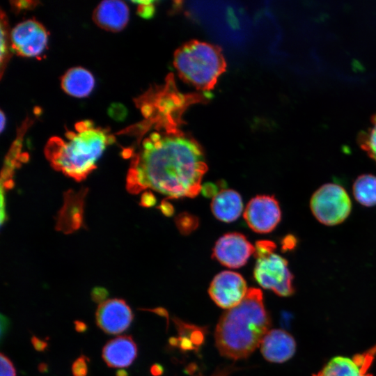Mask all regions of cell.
<instances>
[{
    "label": "cell",
    "instance_id": "cell-9",
    "mask_svg": "<svg viewBox=\"0 0 376 376\" xmlns=\"http://www.w3.org/2000/svg\"><path fill=\"white\" fill-rule=\"evenodd\" d=\"M243 215L251 229L256 233H267L279 223L281 211L274 196L260 195L248 203Z\"/></svg>",
    "mask_w": 376,
    "mask_h": 376
},
{
    "label": "cell",
    "instance_id": "cell-35",
    "mask_svg": "<svg viewBox=\"0 0 376 376\" xmlns=\"http://www.w3.org/2000/svg\"><path fill=\"white\" fill-rule=\"evenodd\" d=\"M116 376H128V373L125 370L120 369L116 372Z\"/></svg>",
    "mask_w": 376,
    "mask_h": 376
},
{
    "label": "cell",
    "instance_id": "cell-34",
    "mask_svg": "<svg viewBox=\"0 0 376 376\" xmlns=\"http://www.w3.org/2000/svg\"><path fill=\"white\" fill-rule=\"evenodd\" d=\"M6 124V117L3 113L1 111V132H3Z\"/></svg>",
    "mask_w": 376,
    "mask_h": 376
},
{
    "label": "cell",
    "instance_id": "cell-23",
    "mask_svg": "<svg viewBox=\"0 0 376 376\" xmlns=\"http://www.w3.org/2000/svg\"><path fill=\"white\" fill-rule=\"evenodd\" d=\"M1 376H16L13 362L3 353L0 355Z\"/></svg>",
    "mask_w": 376,
    "mask_h": 376
},
{
    "label": "cell",
    "instance_id": "cell-33",
    "mask_svg": "<svg viewBox=\"0 0 376 376\" xmlns=\"http://www.w3.org/2000/svg\"><path fill=\"white\" fill-rule=\"evenodd\" d=\"M47 369H48V366L47 365V363H40L39 365H38V370L40 372V373H45L47 371Z\"/></svg>",
    "mask_w": 376,
    "mask_h": 376
},
{
    "label": "cell",
    "instance_id": "cell-18",
    "mask_svg": "<svg viewBox=\"0 0 376 376\" xmlns=\"http://www.w3.org/2000/svg\"><path fill=\"white\" fill-rule=\"evenodd\" d=\"M354 198L362 205H376V176L372 174L359 175L353 184Z\"/></svg>",
    "mask_w": 376,
    "mask_h": 376
},
{
    "label": "cell",
    "instance_id": "cell-11",
    "mask_svg": "<svg viewBox=\"0 0 376 376\" xmlns=\"http://www.w3.org/2000/svg\"><path fill=\"white\" fill-rule=\"evenodd\" d=\"M255 247L245 236L239 233H230L221 236L213 248V257L223 265L239 268L246 264Z\"/></svg>",
    "mask_w": 376,
    "mask_h": 376
},
{
    "label": "cell",
    "instance_id": "cell-29",
    "mask_svg": "<svg viewBox=\"0 0 376 376\" xmlns=\"http://www.w3.org/2000/svg\"><path fill=\"white\" fill-rule=\"evenodd\" d=\"M159 208L166 216H171L174 212L173 205L168 201H162Z\"/></svg>",
    "mask_w": 376,
    "mask_h": 376
},
{
    "label": "cell",
    "instance_id": "cell-28",
    "mask_svg": "<svg viewBox=\"0 0 376 376\" xmlns=\"http://www.w3.org/2000/svg\"><path fill=\"white\" fill-rule=\"evenodd\" d=\"M156 203L155 196L150 191H147L143 194L141 198V204L145 207L153 206Z\"/></svg>",
    "mask_w": 376,
    "mask_h": 376
},
{
    "label": "cell",
    "instance_id": "cell-16",
    "mask_svg": "<svg viewBox=\"0 0 376 376\" xmlns=\"http://www.w3.org/2000/svg\"><path fill=\"white\" fill-rule=\"evenodd\" d=\"M211 209L219 220L229 223L237 219L243 209L240 195L232 189L219 191L212 199Z\"/></svg>",
    "mask_w": 376,
    "mask_h": 376
},
{
    "label": "cell",
    "instance_id": "cell-26",
    "mask_svg": "<svg viewBox=\"0 0 376 376\" xmlns=\"http://www.w3.org/2000/svg\"><path fill=\"white\" fill-rule=\"evenodd\" d=\"M217 186L213 183L207 182L201 187V193L206 197H214L219 192Z\"/></svg>",
    "mask_w": 376,
    "mask_h": 376
},
{
    "label": "cell",
    "instance_id": "cell-19",
    "mask_svg": "<svg viewBox=\"0 0 376 376\" xmlns=\"http://www.w3.org/2000/svg\"><path fill=\"white\" fill-rule=\"evenodd\" d=\"M358 141L361 148L376 163V114L372 118L370 126L359 134Z\"/></svg>",
    "mask_w": 376,
    "mask_h": 376
},
{
    "label": "cell",
    "instance_id": "cell-5",
    "mask_svg": "<svg viewBox=\"0 0 376 376\" xmlns=\"http://www.w3.org/2000/svg\"><path fill=\"white\" fill-rule=\"evenodd\" d=\"M310 207L319 222L327 226H335L348 217L352 210V202L342 186L327 183L313 193Z\"/></svg>",
    "mask_w": 376,
    "mask_h": 376
},
{
    "label": "cell",
    "instance_id": "cell-15",
    "mask_svg": "<svg viewBox=\"0 0 376 376\" xmlns=\"http://www.w3.org/2000/svg\"><path fill=\"white\" fill-rule=\"evenodd\" d=\"M137 356V347L130 336H120L108 341L104 346L102 357L111 368H125Z\"/></svg>",
    "mask_w": 376,
    "mask_h": 376
},
{
    "label": "cell",
    "instance_id": "cell-30",
    "mask_svg": "<svg viewBox=\"0 0 376 376\" xmlns=\"http://www.w3.org/2000/svg\"><path fill=\"white\" fill-rule=\"evenodd\" d=\"M74 324L75 330L79 333L85 332L88 329L87 324L81 320H75Z\"/></svg>",
    "mask_w": 376,
    "mask_h": 376
},
{
    "label": "cell",
    "instance_id": "cell-7",
    "mask_svg": "<svg viewBox=\"0 0 376 376\" xmlns=\"http://www.w3.org/2000/svg\"><path fill=\"white\" fill-rule=\"evenodd\" d=\"M10 40L11 47L18 55L35 57L45 49L48 34L41 23L30 19L19 22L12 29Z\"/></svg>",
    "mask_w": 376,
    "mask_h": 376
},
{
    "label": "cell",
    "instance_id": "cell-1",
    "mask_svg": "<svg viewBox=\"0 0 376 376\" xmlns=\"http://www.w3.org/2000/svg\"><path fill=\"white\" fill-rule=\"evenodd\" d=\"M207 170L201 146L174 130L152 132L132 156L127 188L138 194L150 189L172 198H193Z\"/></svg>",
    "mask_w": 376,
    "mask_h": 376
},
{
    "label": "cell",
    "instance_id": "cell-20",
    "mask_svg": "<svg viewBox=\"0 0 376 376\" xmlns=\"http://www.w3.org/2000/svg\"><path fill=\"white\" fill-rule=\"evenodd\" d=\"M176 224L178 228L182 233H189L194 230L197 225V219L189 214L182 213L176 219Z\"/></svg>",
    "mask_w": 376,
    "mask_h": 376
},
{
    "label": "cell",
    "instance_id": "cell-14",
    "mask_svg": "<svg viewBox=\"0 0 376 376\" xmlns=\"http://www.w3.org/2000/svg\"><path fill=\"white\" fill-rule=\"evenodd\" d=\"M129 15V8L123 1L106 0L100 2L95 8L93 19L99 27L117 32L127 25Z\"/></svg>",
    "mask_w": 376,
    "mask_h": 376
},
{
    "label": "cell",
    "instance_id": "cell-4",
    "mask_svg": "<svg viewBox=\"0 0 376 376\" xmlns=\"http://www.w3.org/2000/svg\"><path fill=\"white\" fill-rule=\"evenodd\" d=\"M173 65L185 82L201 91L212 89L226 68L221 49L199 40L180 46L174 53Z\"/></svg>",
    "mask_w": 376,
    "mask_h": 376
},
{
    "label": "cell",
    "instance_id": "cell-3",
    "mask_svg": "<svg viewBox=\"0 0 376 376\" xmlns=\"http://www.w3.org/2000/svg\"><path fill=\"white\" fill-rule=\"evenodd\" d=\"M114 141L108 130L86 120L76 123L75 130L68 131L65 138H51L45 154L54 169L81 181L95 169L106 148Z\"/></svg>",
    "mask_w": 376,
    "mask_h": 376
},
{
    "label": "cell",
    "instance_id": "cell-27",
    "mask_svg": "<svg viewBox=\"0 0 376 376\" xmlns=\"http://www.w3.org/2000/svg\"><path fill=\"white\" fill-rule=\"evenodd\" d=\"M31 340L34 349L38 352H43L48 347V343L46 340L40 339L36 336H33Z\"/></svg>",
    "mask_w": 376,
    "mask_h": 376
},
{
    "label": "cell",
    "instance_id": "cell-13",
    "mask_svg": "<svg viewBox=\"0 0 376 376\" xmlns=\"http://www.w3.org/2000/svg\"><path fill=\"white\" fill-rule=\"evenodd\" d=\"M263 357L272 363H283L295 353L296 342L286 331L281 329H270L260 343Z\"/></svg>",
    "mask_w": 376,
    "mask_h": 376
},
{
    "label": "cell",
    "instance_id": "cell-25",
    "mask_svg": "<svg viewBox=\"0 0 376 376\" xmlns=\"http://www.w3.org/2000/svg\"><path fill=\"white\" fill-rule=\"evenodd\" d=\"M107 296V290L102 288H95L91 292L92 300L100 304L106 301Z\"/></svg>",
    "mask_w": 376,
    "mask_h": 376
},
{
    "label": "cell",
    "instance_id": "cell-17",
    "mask_svg": "<svg viewBox=\"0 0 376 376\" xmlns=\"http://www.w3.org/2000/svg\"><path fill=\"white\" fill-rule=\"evenodd\" d=\"M61 86L67 94L75 97H84L93 91L95 79L88 70L75 67L69 69L63 75Z\"/></svg>",
    "mask_w": 376,
    "mask_h": 376
},
{
    "label": "cell",
    "instance_id": "cell-12",
    "mask_svg": "<svg viewBox=\"0 0 376 376\" xmlns=\"http://www.w3.org/2000/svg\"><path fill=\"white\" fill-rule=\"evenodd\" d=\"M134 315L130 306L123 299L106 300L95 313L97 325L108 334H118L130 326Z\"/></svg>",
    "mask_w": 376,
    "mask_h": 376
},
{
    "label": "cell",
    "instance_id": "cell-22",
    "mask_svg": "<svg viewBox=\"0 0 376 376\" xmlns=\"http://www.w3.org/2000/svg\"><path fill=\"white\" fill-rule=\"evenodd\" d=\"M89 359L84 355L78 357L72 365V376H86L88 374V361Z\"/></svg>",
    "mask_w": 376,
    "mask_h": 376
},
{
    "label": "cell",
    "instance_id": "cell-21",
    "mask_svg": "<svg viewBox=\"0 0 376 376\" xmlns=\"http://www.w3.org/2000/svg\"><path fill=\"white\" fill-rule=\"evenodd\" d=\"M1 68L3 67V63L7 62L8 57V39H10V36H8L7 22L3 21V18L1 16Z\"/></svg>",
    "mask_w": 376,
    "mask_h": 376
},
{
    "label": "cell",
    "instance_id": "cell-24",
    "mask_svg": "<svg viewBox=\"0 0 376 376\" xmlns=\"http://www.w3.org/2000/svg\"><path fill=\"white\" fill-rule=\"evenodd\" d=\"M138 3L139 14L144 17H150L154 12L152 1H136Z\"/></svg>",
    "mask_w": 376,
    "mask_h": 376
},
{
    "label": "cell",
    "instance_id": "cell-8",
    "mask_svg": "<svg viewBox=\"0 0 376 376\" xmlns=\"http://www.w3.org/2000/svg\"><path fill=\"white\" fill-rule=\"evenodd\" d=\"M247 290L246 281L240 274L223 271L214 277L208 293L218 306L228 310L243 300Z\"/></svg>",
    "mask_w": 376,
    "mask_h": 376
},
{
    "label": "cell",
    "instance_id": "cell-31",
    "mask_svg": "<svg viewBox=\"0 0 376 376\" xmlns=\"http://www.w3.org/2000/svg\"><path fill=\"white\" fill-rule=\"evenodd\" d=\"M8 324H9V322L8 319L1 315V338L3 337L6 330L8 329Z\"/></svg>",
    "mask_w": 376,
    "mask_h": 376
},
{
    "label": "cell",
    "instance_id": "cell-32",
    "mask_svg": "<svg viewBox=\"0 0 376 376\" xmlns=\"http://www.w3.org/2000/svg\"><path fill=\"white\" fill-rule=\"evenodd\" d=\"M150 373L154 376H158L162 374V368L158 364H154L150 368Z\"/></svg>",
    "mask_w": 376,
    "mask_h": 376
},
{
    "label": "cell",
    "instance_id": "cell-6",
    "mask_svg": "<svg viewBox=\"0 0 376 376\" xmlns=\"http://www.w3.org/2000/svg\"><path fill=\"white\" fill-rule=\"evenodd\" d=\"M253 276L261 287L279 296L289 297L295 292L288 261L274 251L256 256Z\"/></svg>",
    "mask_w": 376,
    "mask_h": 376
},
{
    "label": "cell",
    "instance_id": "cell-2",
    "mask_svg": "<svg viewBox=\"0 0 376 376\" xmlns=\"http://www.w3.org/2000/svg\"><path fill=\"white\" fill-rule=\"evenodd\" d=\"M271 318L260 289H248L243 300L219 318L214 332L219 353L233 360L248 357L270 330Z\"/></svg>",
    "mask_w": 376,
    "mask_h": 376
},
{
    "label": "cell",
    "instance_id": "cell-10",
    "mask_svg": "<svg viewBox=\"0 0 376 376\" xmlns=\"http://www.w3.org/2000/svg\"><path fill=\"white\" fill-rule=\"evenodd\" d=\"M376 357V344L352 357L331 358L312 376H373L369 370Z\"/></svg>",
    "mask_w": 376,
    "mask_h": 376
}]
</instances>
